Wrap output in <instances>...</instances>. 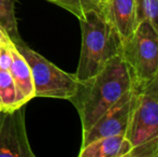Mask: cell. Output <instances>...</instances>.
Segmentation results:
<instances>
[{"label": "cell", "mask_w": 158, "mask_h": 157, "mask_svg": "<svg viewBox=\"0 0 158 157\" xmlns=\"http://www.w3.org/2000/svg\"><path fill=\"white\" fill-rule=\"evenodd\" d=\"M138 84L122 55L112 58L93 78L79 82L70 100L81 118L82 131L90 128L103 113Z\"/></svg>", "instance_id": "1"}, {"label": "cell", "mask_w": 158, "mask_h": 157, "mask_svg": "<svg viewBox=\"0 0 158 157\" xmlns=\"http://www.w3.org/2000/svg\"><path fill=\"white\" fill-rule=\"evenodd\" d=\"M82 46L74 76L79 82L93 78L115 56L122 55L123 41L101 12H89L79 19Z\"/></svg>", "instance_id": "2"}, {"label": "cell", "mask_w": 158, "mask_h": 157, "mask_svg": "<svg viewBox=\"0 0 158 157\" xmlns=\"http://www.w3.org/2000/svg\"><path fill=\"white\" fill-rule=\"evenodd\" d=\"M14 44L25 57L31 70L35 97L70 100L79 85L74 74L68 73L55 66L44 56L30 48L22 39L14 42Z\"/></svg>", "instance_id": "3"}, {"label": "cell", "mask_w": 158, "mask_h": 157, "mask_svg": "<svg viewBox=\"0 0 158 157\" xmlns=\"http://www.w3.org/2000/svg\"><path fill=\"white\" fill-rule=\"evenodd\" d=\"M122 57L139 87L148 82L158 72V30L148 22L139 23L133 34L123 42Z\"/></svg>", "instance_id": "4"}, {"label": "cell", "mask_w": 158, "mask_h": 157, "mask_svg": "<svg viewBox=\"0 0 158 157\" xmlns=\"http://www.w3.org/2000/svg\"><path fill=\"white\" fill-rule=\"evenodd\" d=\"M139 86L126 93L115 105H113L106 113L85 131H82L81 147H86L98 139L111 136H125L130 124L131 116L135 109Z\"/></svg>", "instance_id": "5"}, {"label": "cell", "mask_w": 158, "mask_h": 157, "mask_svg": "<svg viewBox=\"0 0 158 157\" xmlns=\"http://www.w3.org/2000/svg\"><path fill=\"white\" fill-rule=\"evenodd\" d=\"M25 105L0 109V157H35L26 130Z\"/></svg>", "instance_id": "6"}, {"label": "cell", "mask_w": 158, "mask_h": 157, "mask_svg": "<svg viewBox=\"0 0 158 157\" xmlns=\"http://www.w3.org/2000/svg\"><path fill=\"white\" fill-rule=\"evenodd\" d=\"M158 136V101L140 92L125 137L132 147Z\"/></svg>", "instance_id": "7"}, {"label": "cell", "mask_w": 158, "mask_h": 157, "mask_svg": "<svg viewBox=\"0 0 158 157\" xmlns=\"http://www.w3.org/2000/svg\"><path fill=\"white\" fill-rule=\"evenodd\" d=\"M101 13L114 27L122 41H126L138 26L135 0H106Z\"/></svg>", "instance_id": "8"}, {"label": "cell", "mask_w": 158, "mask_h": 157, "mask_svg": "<svg viewBox=\"0 0 158 157\" xmlns=\"http://www.w3.org/2000/svg\"><path fill=\"white\" fill-rule=\"evenodd\" d=\"M10 50L12 54L10 73L15 84L19 105L22 107V105H25L32 98H35L32 73L25 57L17 50L13 41L10 43Z\"/></svg>", "instance_id": "9"}, {"label": "cell", "mask_w": 158, "mask_h": 157, "mask_svg": "<svg viewBox=\"0 0 158 157\" xmlns=\"http://www.w3.org/2000/svg\"><path fill=\"white\" fill-rule=\"evenodd\" d=\"M132 145L125 136H111L98 139L81 147L80 157H128Z\"/></svg>", "instance_id": "10"}, {"label": "cell", "mask_w": 158, "mask_h": 157, "mask_svg": "<svg viewBox=\"0 0 158 157\" xmlns=\"http://www.w3.org/2000/svg\"><path fill=\"white\" fill-rule=\"evenodd\" d=\"M48 1L69 11L74 16H77V19H83L87 13L93 11L96 12L102 11L101 0H48Z\"/></svg>", "instance_id": "11"}, {"label": "cell", "mask_w": 158, "mask_h": 157, "mask_svg": "<svg viewBox=\"0 0 158 157\" xmlns=\"http://www.w3.org/2000/svg\"><path fill=\"white\" fill-rule=\"evenodd\" d=\"M15 2L16 0H0V27L6 30L13 42L21 40L15 15Z\"/></svg>", "instance_id": "12"}, {"label": "cell", "mask_w": 158, "mask_h": 157, "mask_svg": "<svg viewBox=\"0 0 158 157\" xmlns=\"http://www.w3.org/2000/svg\"><path fill=\"white\" fill-rule=\"evenodd\" d=\"M0 102L3 110H13L21 107L10 70L0 69Z\"/></svg>", "instance_id": "13"}, {"label": "cell", "mask_w": 158, "mask_h": 157, "mask_svg": "<svg viewBox=\"0 0 158 157\" xmlns=\"http://www.w3.org/2000/svg\"><path fill=\"white\" fill-rule=\"evenodd\" d=\"M137 21L148 22L158 30V0H135Z\"/></svg>", "instance_id": "14"}, {"label": "cell", "mask_w": 158, "mask_h": 157, "mask_svg": "<svg viewBox=\"0 0 158 157\" xmlns=\"http://www.w3.org/2000/svg\"><path fill=\"white\" fill-rule=\"evenodd\" d=\"M128 157H158V136L132 147Z\"/></svg>", "instance_id": "15"}, {"label": "cell", "mask_w": 158, "mask_h": 157, "mask_svg": "<svg viewBox=\"0 0 158 157\" xmlns=\"http://www.w3.org/2000/svg\"><path fill=\"white\" fill-rule=\"evenodd\" d=\"M140 92L148 95L158 101V72L148 82L139 87Z\"/></svg>", "instance_id": "16"}, {"label": "cell", "mask_w": 158, "mask_h": 157, "mask_svg": "<svg viewBox=\"0 0 158 157\" xmlns=\"http://www.w3.org/2000/svg\"><path fill=\"white\" fill-rule=\"evenodd\" d=\"M10 43L0 44V69L2 70H10V66L11 63H12V54H11L10 50Z\"/></svg>", "instance_id": "17"}, {"label": "cell", "mask_w": 158, "mask_h": 157, "mask_svg": "<svg viewBox=\"0 0 158 157\" xmlns=\"http://www.w3.org/2000/svg\"><path fill=\"white\" fill-rule=\"evenodd\" d=\"M12 40L2 27H0V44H9Z\"/></svg>", "instance_id": "18"}, {"label": "cell", "mask_w": 158, "mask_h": 157, "mask_svg": "<svg viewBox=\"0 0 158 157\" xmlns=\"http://www.w3.org/2000/svg\"><path fill=\"white\" fill-rule=\"evenodd\" d=\"M106 0H101V2H102V6H103V3H104V2H106Z\"/></svg>", "instance_id": "19"}, {"label": "cell", "mask_w": 158, "mask_h": 157, "mask_svg": "<svg viewBox=\"0 0 158 157\" xmlns=\"http://www.w3.org/2000/svg\"><path fill=\"white\" fill-rule=\"evenodd\" d=\"M0 109H1V102H0Z\"/></svg>", "instance_id": "20"}]
</instances>
